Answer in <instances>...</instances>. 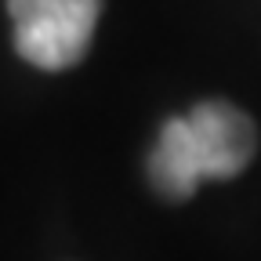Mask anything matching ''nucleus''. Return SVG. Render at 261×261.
<instances>
[{"mask_svg": "<svg viewBox=\"0 0 261 261\" xmlns=\"http://www.w3.org/2000/svg\"><path fill=\"white\" fill-rule=\"evenodd\" d=\"M15 47L40 69L76 65L94 37L102 0H8Z\"/></svg>", "mask_w": 261, "mask_h": 261, "instance_id": "obj_2", "label": "nucleus"}, {"mask_svg": "<svg viewBox=\"0 0 261 261\" xmlns=\"http://www.w3.org/2000/svg\"><path fill=\"white\" fill-rule=\"evenodd\" d=\"M254 149L257 135L247 113L228 102H200L189 116L163 123L149 156V178L163 196L189 200L203 178H236L254 160Z\"/></svg>", "mask_w": 261, "mask_h": 261, "instance_id": "obj_1", "label": "nucleus"}]
</instances>
